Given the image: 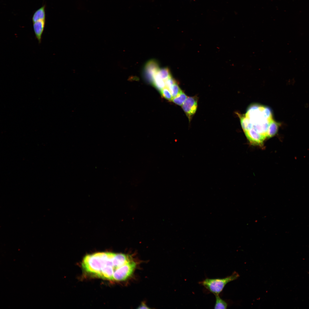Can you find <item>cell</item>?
<instances>
[{"mask_svg": "<svg viewBox=\"0 0 309 309\" xmlns=\"http://www.w3.org/2000/svg\"><path fill=\"white\" fill-rule=\"evenodd\" d=\"M111 256L110 252L87 255L82 260V268L88 273L100 277L103 267Z\"/></svg>", "mask_w": 309, "mask_h": 309, "instance_id": "6da1fadb", "label": "cell"}, {"mask_svg": "<svg viewBox=\"0 0 309 309\" xmlns=\"http://www.w3.org/2000/svg\"><path fill=\"white\" fill-rule=\"evenodd\" d=\"M239 276L238 273L234 272L231 275L224 278H206L199 282V283L215 296L219 295L227 284L236 280Z\"/></svg>", "mask_w": 309, "mask_h": 309, "instance_id": "7a4b0ae2", "label": "cell"}, {"mask_svg": "<svg viewBox=\"0 0 309 309\" xmlns=\"http://www.w3.org/2000/svg\"><path fill=\"white\" fill-rule=\"evenodd\" d=\"M136 266V264L133 260L117 268L114 271L113 280L124 281L127 279L132 274Z\"/></svg>", "mask_w": 309, "mask_h": 309, "instance_id": "3957f363", "label": "cell"}, {"mask_svg": "<svg viewBox=\"0 0 309 309\" xmlns=\"http://www.w3.org/2000/svg\"><path fill=\"white\" fill-rule=\"evenodd\" d=\"M159 69V64L156 60H149L145 64L143 69V74L145 79L152 84L154 76Z\"/></svg>", "mask_w": 309, "mask_h": 309, "instance_id": "277c9868", "label": "cell"}, {"mask_svg": "<svg viewBox=\"0 0 309 309\" xmlns=\"http://www.w3.org/2000/svg\"><path fill=\"white\" fill-rule=\"evenodd\" d=\"M197 98L195 97H189L182 105V107L189 121L195 113L197 108Z\"/></svg>", "mask_w": 309, "mask_h": 309, "instance_id": "5b68a950", "label": "cell"}, {"mask_svg": "<svg viewBox=\"0 0 309 309\" xmlns=\"http://www.w3.org/2000/svg\"><path fill=\"white\" fill-rule=\"evenodd\" d=\"M245 135L251 144L262 146L266 138L251 128L244 131Z\"/></svg>", "mask_w": 309, "mask_h": 309, "instance_id": "8992f818", "label": "cell"}, {"mask_svg": "<svg viewBox=\"0 0 309 309\" xmlns=\"http://www.w3.org/2000/svg\"><path fill=\"white\" fill-rule=\"evenodd\" d=\"M132 260L131 257L128 255L122 253H115L112 259V263L114 271L117 268Z\"/></svg>", "mask_w": 309, "mask_h": 309, "instance_id": "52a82bcc", "label": "cell"}, {"mask_svg": "<svg viewBox=\"0 0 309 309\" xmlns=\"http://www.w3.org/2000/svg\"><path fill=\"white\" fill-rule=\"evenodd\" d=\"M113 258L109 259L103 267L100 278L108 280H113V275L114 271L112 263Z\"/></svg>", "mask_w": 309, "mask_h": 309, "instance_id": "ba28073f", "label": "cell"}, {"mask_svg": "<svg viewBox=\"0 0 309 309\" xmlns=\"http://www.w3.org/2000/svg\"><path fill=\"white\" fill-rule=\"evenodd\" d=\"M33 23V29L35 37L39 43H40L45 27V20H40Z\"/></svg>", "mask_w": 309, "mask_h": 309, "instance_id": "9c48e42d", "label": "cell"}, {"mask_svg": "<svg viewBox=\"0 0 309 309\" xmlns=\"http://www.w3.org/2000/svg\"><path fill=\"white\" fill-rule=\"evenodd\" d=\"M45 5H43L35 11L32 17L33 23L40 20H45Z\"/></svg>", "mask_w": 309, "mask_h": 309, "instance_id": "30bf717a", "label": "cell"}, {"mask_svg": "<svg viewBox=\"0 0 309 309\" xmlns=\"http://www.w3.org/2000/svg\"><path fill=\"white\" fill-rule=\"evenodd\" d=\"M280 124L273 120L270 123L268 127L267 138L271 137L277 133Z\"/></svg>", "mask_w": 309, "mask_h": 309, "instance_id": "8fae6325", "label": "cell"}, {"mask_svg": "<svg viewBox=\"0 0 309 309\" xmlns=\"http://www.w3.org/2000/svg\"><path fill=\"white\" fill-rule=\"evenodd\" d=\"M158 71L154 76L152 85L161 92V90L165 87V81L160 77Z\"/></svg>", "mask_w": 309, "mask_h": 309, "instance_id": "7c38bea8", "label": "cell"}, {"mask_svg": "<svg viewBox=\"0 0 309 309\" xmlns=\"http://www.w3.org/2000/svg\"><path fill=\"white\" fill-rule=\"evenodd\" d=\"M215 302L214 306V309H226L227 304L222 299L219 295H215Z\"/></svg>", "mask_w": 309, "mask_h": 309, "instance_id": "4fadbf2b", "label": "cell"}, {"mask_svg": "<svg viewBox=\"0 0 309 309\" xmlns=\"http://www.w3.org/2000/svg\"><path fill=\"white\" fill-rule=\"evenodd\" d=\"M187 98V96L182 91L177 96L173 98L172 101L178 105L182 106Z\"/></svg>", "mask_w": 309, "mask_h": 309, "instance_id": "5bb4252c", "label": "cell"}, {"mask_svg": "<svg viewBox=\"0 0 309 309\" xmlns=\"http://www.w3.org/2000/svg\"><path fill=\"white\" fill-rule=\"evenodd\" d=\"M158 73L160 78L164 81L171 76L169 69L167 67L160 69Z\"/></svg>", "mask_w": 309, "mask_h": 309, "instance_id": "9a60e30c", "label": "cell"}, {"mask_svg": "<svg viewBox=\"0 0 309 309\" xmlns=\"http://www.w3.org/2000/svg\"><path fill=\"white\" fill-rule=\"evenodd\" d=\"M169 90L173 98L176 97L182 91L177 83L172 86Z\"/></svg>", "mask_w": 309, "mask_h": 309, "instance_id": "2e32d148", "label": "cell"}, {"mask_svg": "<svg viewBox=\"0 0 309 309\" xmlns=\"http://www.w3.org/2000/svg\"><path fill=\"white\" fill-rule=\"evenodd\" d=\"M160 92L162 96L165 98L169 101H172L173 98L169 88L165 87L161 90Z\"/></svg>", "mask_w": 309, "mask_h": 309, "instance_id": "e0dca14e", "label": "cell"}, {"mask_svg": "<svg viewBox=\"0 0 309 309\" xmlns=\"http://www.w3.org/2000/svg\"><path fill=\"white\" fill-rule=\"evenodd\" d=\"M166 87L169 90L172 86L177 83L176 80L172 77V76L165 81Z\"/></svg>", "mask_w": 309, "mask_h": 309, "instance_id": "ac0fdd59", "label": "cell"}, {"mask_svg": "<svg viewBox=\"0 0 309 309\" xmlns=\"http://www.w3.org/2000/svg\"><path fill=\"white\" fill-rule=\"evenodd\" d=\"M138 309H148L150 308H148L146 304L144 302H142L141 304L138 307Z\"/></svg>", "mask_w": 309, "mask_h": 309, "instance_id": "d6986e66", "label": "cell"}]
</instances>
